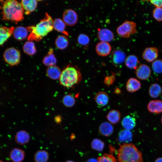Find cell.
I'll use <instances>...</instances> for the list:
<instances>
[{
  "instance_id": "cell-15",
  "label": "cell",
  "mask_w": 162,
  "mask_h": 162,
  "mask_svg": "<svg viewBox=\"0 0 162 162\" xmlns=\"http://www.w3.org/2000/svg\"><path fill=\"white\" fill-rule=\"evenodd\" d=\"M111 54V59L114 65H118L122 64L126 59L125 53L119 50H114Z\"/></svg>"
},
{
  "instance_id": "cell-14",
  "label": "cell",
  "mask_w": 162,
  "mask_h": 162,
  "mask_svg": "<svg viewBox=\"0 0 162 162\" xmlns=\"http://www.w3.org/2000/svg\"><path fill=\"white\" fill-rule=\"evenodd\" d=\"M114 128L110 123L107 122L102 123L99 126L98 132L99 134L105 136H109L112 134Z\"/></svg>"
},
{
  "instance_id": "cell-46",
  "label": "cell",
  "mask_w": 162,
  "mask_h": 162,
  "mask_svg": "<svg viewBox=\"0 0 162 162\" xmlns=\"http://www.w3.org/2000/svg\"><path fill=\"white\" fill-rule=\"evenodd\" d=\"M0 162H3V161H2V160H0Z\"/></svg>"
},
{
  "instance_id": "cell-5",
  "label": "cell",
  "mask_w": 162,
  "mask_h": 162,
  "mask_svg": "<svg viewBox=\"0 0 162 162\" xmlns=\"http://www.w3.org/2000/svg\"><path fill=\"white\" fill-rule=\"evenodd\" d=\"M116 32L121 37L129 38L131 35L137 33L136 24L134 21L125 20L117 28Z\"/></svg>"
},
{
  "instance_id": "cell-12",
  "label": "cell",
  "mask_w": 162,
  "mask_h": 162,
  "mask_svg": "<svg viewBox=\"0 0 162 162\" xmlns=\"http://www.w3.org/2000/svg\"><path fill=\"white\" fill-rule=\"evenodd\" d=\"M25 11V13L28 15L34 11L37 8L38 2L35 0H22L20 2Z\"/></svg>"
},
{
  "instance_id": "cell-17",
  "label": "cell",
  "mask_w": 162,
  "mask_h": 162,
  "mask_svg": "<svg viewBox=\"0 0 162 162\" xmlns=\"http://www.w3.org/2000/svg\"><path fill=\"white\" fill-rule=\"evenodd\" d=\"M14 27H0V45H2L13 34Z\"/></svg>"
},
{
  "instance_id": "cell-38",
  "label": "cell",
  "mask_w": 162,
  "mask_h": 162,
  "mask_svg": "<svg viewBox=\"0 0 162 162\" xmlns=\"http://www.w3.org/2000/svg\"><path fill=\"white\" fill-rule=\"evenodd\" d=\"M153 16L157 21H162V8H155L153 11Z\"/></svg>"
},
{
  "instance_id": "cell-36",
  "label": "cell",
  "mask_w": 162,
  "mask_h": 162,
  "mask_svg": "<svg viewBox=\"0 0 162 162\" xmlns=\"http://www.w3.org/2000/svg\"><path fill=\"white\" fill-rule=\"evenodd\" d=\"M152 67L155 73L159 74L162 73V59H157L153 61L152 64Z\"/></svg>"
},
{
  "instance_id": "cell-13",
  "label": "cell",
  "mask_w": 162,
  "mask_h": 162,
  "mask_svg": "<svg viewBox=\"0 0 162 162\" xmlns=\"http://www.w3.org/2000/svg\"><path fill=\"white\" fill-rule=\"evenodd\" d=\"M147 109L150 112L156 114L162 112V100H158L150 101L147 105Z\"/></svg>"
},
{
  "instance_id": "cell-44",
  "label": "cell",
  "mask_w": 162,
  "mask_h": 162,
  "mask_svg": "<svg viewBox=\"0 0 162 162\" xmlns=\"http://www.w3.org/2000/svg\"><path fill=\"white\" fill-rule=\"evenodd\" d=\"M66 162H74V161L71 160H69L66 161Z\"/></svg>"
},
{
  "instance_id": "cell-34",
  "label": "cell",
  "mask_w": 162,
  "mask_h": 162,
  "mask_svg": "<svg viewBox=\"0 0 162 162\" xmlns=\"http://www.w3.org/2000/svg\"><path fill=\"white\" fill-rule=\"evenodd\" d=\"M62 102L66 106L70 107L74 105L76 100L74 97L69 94H67L62 99Z\"/></svg>"
},
{
  "instance_id": "cell-31",
  "label": "cell",
  "mask_w": 162,
  "mask_h": 162,
  "mask_svg": "<svg viewBox=\"0 0 162 162\" xmlns=\"http://www.w3.org/2000/svg\"><path fill=\"white\" fill-rule=\"evenodd\" d=\"M22 48L24 53L29 56L34 55L37 52L34 43L31 41L26 42Z\"/></svg>"
},
{
  "instance_id": "cell-24",
  "label": "cell",
  "mask_w": 162,
  "mask_h": 162,
  "mask_svg": "<svg viewBox=\"0 0 162 162\" xmlns=\"http://www.w3.org/2000/svg\"><path fill=\"white\" fill-rule=\"evenodd\" d=\"M139 63L140 61L137 57L134 55L128 56L125 60L126 66L130 69L136 70Z\"/></svg>"
},
{
  "instance_id": "cell-39",
  "label": "cell",
  "mask_w": 162,
  "mask_h": 162,
  "mask_svg": "<svg viewBox=\"0 0 162 162\" xmlns=\"http://www.w3.org/2000/svg\"><path fill=\"white\" fill-rule=\"evenodd\" d=\"M115 80V75L112 72V74L111 75L106 76L105 77L104 82L106 85L109 86L112 84L114 82Z\"/></svg>"
},
{
  "instance_id": "cell-20",
  "label": "cell",
  "mask_w": 162,
  "mask_h": 162,
  "mask_svg": "<svg viewBox=\"0 0 162 162\" xmlns=\"http://www.w3.org/2000/svg\"><path fill=\"white\" fill-rule=\"evenodd\" d=\"M62 71L58 66L55 65L48 67L46 70V74L50 78L56 80L59 79Z\"/></svg>"
},
{
  "instance_id": "cell-35",
  "label": "cell",
  "mask_w": 162,
  "mask_h": 162,
  "mask_svg": "<svg viewBox=\"0 0 162 162\" xmlns=\"http://www.w3.org/2000/svg\"><path fill=\"white\" fill-rule=\"evenodd\" d=\"M97 160L98 162H116V158L110 154H104L102 156L98 157Z\"/></svg>"
},
{
  "instance_id": "cell-7",
  "label": "cell",
  "mask_w": 162,
  "mask_h": 162,
  "mask_svg": "<svg viewBox=\"0 0 162 162\" xmlns=\"http://www.w3.org/2000/svg\"><path fill=\"white\" fill-rule=\"evenodd\" d=\"M78 20V16L74 10L68 9L64 11L63 14V20L66 25L72 26L75 25Z\"/></svg>"
},
{
  "instance_id": "cell-22",
  "label": "cell",
  "mask_w": 162,
  "mask_h": 162,
  "mask_svg": "<svg viewBox=\"0 0 162 162\" xmlns=\"http://www.w3.org/2000/svg\"><path fill=\"white\" fill-rule=\"evenodd\" d=\"M10 157L11 160L14 162H21L24 158L25 153L21 149L15 148L10 152Z\"/></svg>"
},
{
  "instance_id": "cell-41",
  "label": "cell",
  "mask_w": 162,
  "mask_h": 162,
  "mask_svg": "<svg viewBox=\"0 0 162 162\" xmlns=\"http://www.w3.org/2000/svg\"><path fill=\"white\" fill-rule=\"evenodd\" d=\"M86 162H98L97 160L94 158H91L89 159Z\"/></svg>"
},
{
  "instance_id": "cell-8",
  "label": "cell",
  "mask_w": 162,
  "mask_h": 162,
  "mask_svg": "<svg viewBox=\"0 0 162 162\" xmlns=\"http://www.w3.org/2000/svg\"><path fill=\"white\" fill-rule=\"evenodd\" d=\"M158 55V49L154 47H150L145 49L142 53V56L143 59L150 62L156 60Z\"/></svg>"
},
{
  "instance_id": "cell-16",
  "label": "cell",
  "mask_w": 162,
  "mask_h": 162,
  "mask_svg": "<svg viewBox=\"0 0 162 162\" xmlns=\"http://www.w3.org/2000/svg\"><path fill=\"white\" fill-rule=\"evenodd\" d=\"M28 32L27 28L22 26H19L14 28L13 34L14 38L16 40L21 41L27 37Z\"/></svg>"
},
{
  "instance_id": "cell-32",
  "label": "cell",
  "mask_w": 162,
  "mask_h": 162,
  "mask_svg": "<svg viewBox=\"0 0 162 162\" xmlns=\"http://www.w3.org/2000/svg\"><path fill=\"white\" fill-rule=\"evenodd\" d=\"M48 159L47 152L44 150H40L37 152L34 156L36 162H46Z\"/></svg>"
},
{
  "instance_id": "cell-28",
  "label": "cell",
  "mask_w": 162,
  "mask_h": 162,
  "mask_svg": "<svg viewBox=\"0 0 162 162\" xmlns=\"http://www.w3.org/2000/svg\"><path fill=\"white\" fill-rule=\"evenodd\" d=\"M148 92L151 97L156 98L159 97L161 94L162 88L158 83H154L150 86Z\"/></svg>"
},
{
  "instance_id": "cell-45",
  "label": "cell",
  "mask_w": 162,
  "mask_h": 162,
  "mask_svg": "<svg viewBox=\"0 0 162 162\" xmlns=\"http://www.w3.org/2000/svg\"><path fill=\"white\" fill-rule=\"evenodd\" d=\"M161 122L162 123V116L161 118Z\"/></svg>"
},
{
  "instance_id": "cell-37",
  "label": "cell",
  "mask_w": 162,
  "mask_h": 162,
  "mask_svg": "<svg viewBox=\"0 0 162 162\" xmlns=\"http://www.w3.org/2000/svg\"><path fill=\"white\" fill-rule=\"evenodd\" d=\"M90 38L86 34L84 33L80 34L78 36L77 41L80 45L82 46H87L89 43Z\"/></svg>"
},
{
  "instance_id": "cell-19",
  "label": "cell",
  "mask_w": 162,
  "mask_h": 162,
  "mask_svg": "<svg viewBox=\"0 0 162 162\" xmlns=\"http://www.w3.org/2000/svg\"><path fill=\"white\" fill-rule=\"evenodd\" d=\"M141 86L140 81L134 78L129 79L126 83V88L130 92H134L139 90Z\"/></svg>"
},
{
  "instance_id": "cell-6",
  "label": "cell",
  "mask_w": 162,
  "mask_h": 162,
  "mask_svg": "<svg viewBox=\"0 0 162 162\" xmlns=\"http://www.w3.org/2000/svg\"><path fill=\"white\" fill-rule=\"evenodd\" d=\"M5 61L11 66L18 64L20 60V54L17 49L13 47L7 49L3 55Z\"/></svg>"
},
{
  "instance_id": "cell-2",
  "label": "cell",
  "mask_w": 162,
  "mask_h": 162,
  "mask_svg": "<svg viewBox=\"0 0 162 162\" xmlns=\"http://www.w3.org/2000/svg\"><path fill=\"white\" fill-rule=\"evenodd\" d=\"M3 19L17 22L24 19V11L20 3L17 1H5L2 7Z\"/></svg>"
},
{
  "instance_id": "cell-10",
  "label": "cell",
  "mask_w": 162,
  "mask_h": 162,
  "mask_svg": "<svg viewBox=\"0 0 162 162\" xmlns=\"http://www.w3.org/2000/svg\"><path fill=\"white\" fill-rule=\"evenodd\" d=\"M135 74L139 79L142 80L147 79L150 76L151 71L146 64H142L139 65L135 70Z\"/></svg>"
},
{
  "instance_id": "cell-29",
  "label": "cell",
  "mask_w": 162,
  "mask_h": 162,
  "mask_svg": "<svg viewBox=\"0 0 162 162\" xmlns=\"http://www.w3.org/2000/svg\"><path fill=\"white\" fill-rule=\"evenodd\" d=\"M68 40L67 37L64 35L58 36L56 38L55 44L58 49L63 50L66 48L68 45Z\"/></svg>"
},
{
  "instance_id": "cell-4",
  "label": "cell",
  "mask_w": 162,
  "mask_h": 162,
  "mask_svg": "<svg viewBox=\"0 0 162 162\" xmlns=\"http://www.w3.org/2000/svg\"><path fill=\"white\" fill-rule=\"evenodd\" d=\"M82 80V74L76 67L68 65L62 72L59 78L60 84L67 88H72Z\"/></svg>"
},
{
  "instance_id": "cell-23",
  "label": "cell",
  "mask_w": 162,
  "mask_h": 162,
  "mask_svg": "<svg viewBox=\"0 0 162 162\" xmlns=\"http://www.w3.org/2000/svg\"><path fill=\"white\" fill-rule=\"evenodd\" d=\"M121 114L120 111L116 110L110 111L106 116L108 121L112 124H117L120 120Z\"/></svg>"
},
{
  "instance_id": "cell-33",
  "label": "cell",
  "mask_w": 162,
  "mask_h": 162,
  "mask_svg": "<svg viewBox=\"0 0 162 162\" xmlns=\"http://www.w3.org/2000/svg\"><path fill=\"white\" fill-rule=\"evenodd\" d=\"M104 143L98 139H94L91 143L92 148L95 150L101 152L103 150L104 147Z\"/></svg>"
},
{
  "instance_id": "cell-30",
  "label": "cell",
  "mask_w": 162,
  "mask_h": 162,
  "mask_svg": "<svg viewBox=\"0 0 162 162\" xmlns=\"http://www.w3.org/2000/svg\"><path fill=\"white\" fill-rule=\"evenodd\" d=\"M132 134L130 130L124 129L119 132L118 140L120 142L127 143L132 140Z\"/></svg>"
},
{
  "instance_id": "cell-42",
  "label": "cell",
  "mask_w": 162,
  "mask_h": 162,
  "mask_svg": "<svg viewBox=\"0 0 162 162\" xmlns=\"http://www.w3.org/2000/svg\"><path fill=\"white\" fill-rule=\"evenodd\" d=\"M114 92L116 94H118L121 93V91L119 88H117L115 89Z\"/></svg>"
},
{
  "instance_id": "cell-9",
  "label": "cell",
  "mask_w": 162,
  "mask_h": 162,
  "mask_svg": "<svg viewBox=\"0 0 162 162\" xmlns=\"http://www.w3.org/2000/svg\"><path fill=\"white\" fill-rule=\"evenodd\" d=\"M112 49L111 45L108 42L100 41L95 46V51L97 54L100 56H105L110 53Z\"/></svg>"
},
{
  "instance_id": "cell-25",
  "label": "cell",
  "mask_w": 162,
  "mask_h": 162,
  "mask_svg": "<svg viewBox=\"0 0 162 162\" xmlns=\"http://www.w3.org/2000/svg\"><path fill=\"white\" fill-rule=\"evenodd\" d=\"M136 124L135 119L129 115L125 116L122 120V125L125 130H130L133 129Z\"/></svg>"
},
{
  "instance_id": "cell-26",
  "label": "cell",
  "mask_w": 162,
  "mask_h": 162,
  "mask_svg": "<svg viewBox=\"0 0 162 162\" xmlns=\"http://www.w3.org/2000/svg\"><path fill=\"white\" fill-rule=\"evenodd\" d=\"M53 26L56 31L63 33L66 36L68 35V33L65 30L66 24L61 19L56 18L53 20Z\"/></svg>"
},
{
  "instance_id": "cell-3",
  "label": "cell",
  "mask_w": 162,
  "mask_h": 162,
  "mask_svg": "<svg viewBox=\"0 0 162 162\" xmlns=\"http://www.w3.org/2000/svg\"><path fill=\"white\" fill-rule=\"evenodd\" d=\"M118 162H142V154L132 143H124L117 151Z\"/></svg>"
},
{
  "instance_id": "cell-43",
  "label": "cell",
  "mask_w": 162,
  "mask_h": 162,
  "mask_svg": "<svg viewBox=\"0 0 162 162\" xmlns=\"http://www.w3.org/2000/svg\"><path fill=\"white\" fill-rule=\"evenodd\" d=\"M154 162H162V157H160L157 159Z\"/></svg>"
},
{
  "instance_id": "cell-11",
  "label": "cell",
  "mask_w": 162,
  "mask_h": 162,
  "mask_svg": "<svg viewBox=\"0 0 162 162\" xmlns=\"http://www.w3.org/2000/svg\"><path fill=\"white\" fill-rule=\"evenodd\" d=\"M97 37L100 41L109 42L114 39L112 32L107 28H99L98 29Z\"/></svg>"
},
{
  "instance_id": "cell-1",
  "label": "cell",
  "mask_w": 162,
  "mask_h": 162,
  "mask_svg": "<svg viewBox=\"0 0 162 162\" xmlns=\"http://www.w3.org/2000/svg\"><path fill=\"white\" fill-rule=\"evenodd\" d=\"M53 20L47 13L45 17L35 26H31L27 27L28 31L30 32L28 38L30 41H39L42 37L46 36L53 30Z\"/></svg>"
},
{
  "instance_id": "cell-18",
  "label": "cell",
  "mask_w": 162,
  "mask_h": 162,
  "mask_svg": "<svg viewBox=\"0 0 162 162\" xmlns=\"http://www.w3.org/2000/svg\"><path fill=\"white\" fill-rule=\"evenodd\" d=\"M94 99L98 105L104 106L108 103L109 101V97L107 94L106 92L100 91L95 94Z\"/></svg>"
},
{
  "instance_id": "cell-21",
  "label": "cell",
  "mask_w": 162,
  "mask_h": 162,
  "mask_svg": "<svg viewBox=\"0 0 162 162\" xmlns=\"http://www.w3.org/2000/svg\"><path fill=\"white\" fill-rule=\"evenodd\" d=\"M42 62L44 65L48 67L55 65L56 64L57 59L52 49H49L47 54L44 58Z\"/></svg>"
},
{
  "instance_id": "cell-27",
  "label": "cell",
  "mask_w": 162,
  "mask_h": 162,
  "mask_svg": "<svg viewBox=\"0 0 162 162\" xmlns=\"http://www.w3.org/2000/svg\"><path fill=\"white\" fill-rule=\"evenodd\" d=\"M30 139V136L28 133L24 130H21L16 134L15 139L18 144L23 145L27 143Z\"/></svg>"
},
{
  "instance_id": "cell-40",
  "label": "cell",
  "mask_w": 162,
  "mask_h": 162,
  "mask_svg": "<svg viewBox=\"0 0 162 162\" xmlns=\"http://www.w3.org/2000/svg\"><path fill=\"white\" fill-rule=\"evenodd\" d=\"M149 1L156 8H162V0H152Z\"/></svg>"
}]
</instances>
